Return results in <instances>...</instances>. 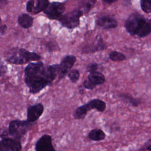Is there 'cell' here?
<instances>
[{"label": "cell", "mask_w": 151, "mask_h": 151, "mask_svg": "<svg viewBox=\"0 0 151 151\" xmlns=\"http://www.w3.org/2000/svg\"><path fill=\"white\" fill-rule=\"evenodd\" d=\"M58 64L45 65L41 61L30 62L24 70L25 83L32 94H36L50 85L58 76Z\"/></svg>", "instance_id": "6da1fadb"}, {"label": "cell", "mask_w": 151, "mask_h": 151, "mask_svg": "<svg viewBox=\"0 0 151 151\" xmlns=\"http://www.w3.org/2000/svg\"><path fill=\"white\" fill-rule=\"evenodd\" d=\"M125 28L131 35H137L140 38L145 37L151 32V24L137 13H133L127 18Z\"/></svg>", "instance_id": "7a4b0ae2"}, {"label": "cell", "mask_w": 151, "mask_h": 151, "mask_svg": "<svg viewBox=\"0 0 151 151\" xmlns=\"http://www.w3.org/2000/svg\"><path fill=\"white\" fill-rule=\"evenodd\" d=\"M40 58L41 56L35 52H30L24 48H13L9 51L6 61L11 64L21 65L38 61Z\"/></svg>", "instance_id": "3957f363"}, {"label": "cell", "mask_w": 151, "mask_h": 151, "mask_svg": "<svg viewBox=\"0 0 151 151\" xmlns=\"http://www.w3.org/2000/svg\"><path fill=\"white\" fill-rule=\"evenodd\" d=\"M106 108V104L103 100L94 99L86 104L77 107L73 113V117L77 120L83 119L86 116L87 113L91 110L95 109L98 111L103 112L105 110Z\"/></svg>", "instance_id": "277c9868"}, {"label": "cell", "mask_w": 151, "mask_h": 151, "mask_svg": "<svg viewBox=\"0 0 151 151\" xmlns=\"http://www.w3.org/2000/svg\"><path fill=\"white\" fill-rule=\"evenodd\" d=\"M31 122L28 120H14L9 123L8 134L13 138L19 140L30 129Z\"/></svg>", "instance_id": "5b68a950"}, {"label": "cell", "mask_w": 151, "mask_h": 151, "mask_svg": "<svg viewBox=\"0 0 151 151\" xmlns=\"http://www.w3.org/2000/svg\"><path fill=\"white\" fill-rule=\"evenodd\" d=\"M83 12L79 9L63 14L58 19L61 24L67 28L74 29L80 25V18L83 15Z\"/></svg>", "instance_id": "8992f818"}, {"label": "cell", "mask_w": 151, "mask_h": 151, "mask_svg": "<svg viewBox=\"0 0 151 151\" xmlns=\"http://www.w3.org/2000/svg\"><path fill=\"white\" fill-rule=\"evenodd\" d=\"M64 4L58 2L49 3L48 5L43 11L46 16L51 19H58L65 11Z\"/></svg>", "instance_id": "52a82bcc"}, {"label": "cell", "mask_w": 151, "mask_h": 151, "mask_svg": "<svg viewBox=\"0 0 151 151\" xmlns=\"http://www.w3.org/2000/svg\"><path fill=\"white\" fill-rule=\"evenodd\" d=\"M76 57L73 55H66L62 59L60 64H58V80L62 79L68 74L76 63Z\"/></svg>", "instance_id": "ba28073f"}, {"label": "cell", "mask_w": 151, "mask_h": 151, "mask_svg": "<svg viewBox=\"0 0 151 151\" xmlns=\"http://www.w3.org/2000/svg\"><path fill=\"white\" fill-rule=\"evenodd\" d=\"M21 149L19 140L16 139L6 137L0 140L1 151H19Z\"/></svg>", "instance_id": "9c48e42d"}, {"label": "cell", "mask_w": 151, "mask_h": 151, "mask_svg": "<svg viewBox=\"0 0 151 151\" xmlns=\"http://www.w3.org/2000/svg\"><path fill=\"white\" fill-rule=\"evenodd\" d=\"M35 150L37 151H55L51 136L48 134L42 136L36 143Z\"/></svg>", "instance_id": "30bf717a"}, {"label": "cell", "mask_w": 151, "mask_h": 151, "mask_svg": "<svg viewBox=\"0 0 151 151\" xmlns=\"http://www.w3.org/2000/svg\"><path fill=\"white\" fill-rule=\"evenodd\" d=\"M44 112V106L38 103L29 106L27 109V120L32 123L37 120Z\"/></svg>", "instance_id": "8fae6325"}, {"label": "cell", "mask_w": 151, "mask_h": 151, "mask_svg": "<svg viewBox=\"0 0 151 151\" xmlns=\"http://www.w3.org/2000/svg\"><path fill=\"white\" fill-rule=\"evenodd\" d=\"M96 24L98 26L104 29L114 28L117 26L116 19L109 16H102L99 17L96 21Z\"/></svg>", "instance_id": "7c38bea8"}, {"label": "cell", "mask_w": 151, "mask_h": 151, "mask_svg": "<svg viewBox=\"0 0 151 151\" xmlns=\"http://www.w3.org/2000/svg\"><path fill=\"white\" fill-rule=\"evenodd\" d=\"M34 18L27 14H22L18 17V24L24 28H29L33 25Z\"/></svg>", "instance_id": "4fadbf2b"}, {"label": "cell", "mask_w": 151, "mask_h": 151, "mask_svg": "<svg viewBox=\"0 0 151 151\" xmlns=\"http://www.w3.org/2000/svg\"><path fill=\"white\" fill-rule=\"evenodd\" d=\"M87 79L95 86L103 84L106 81L104 76L101 73L97 71L90 73V74L88 75Z\"/></svg>", "instance_id": "5bb4252c"}, {"label": "cell", "mask_w": 151, "mask_h": 151, "mask_svg": "<svg viewBox=\"0 0 151 151\" xmlns=\"http://www.w3.org/2000/svg\"><path fill=\"white\" fill-rule=\"evenodd\" d=\"M88 137L93 141H101L106 137V134L103 130L100 129H93L88 134Z\"/></svg>", "instance_id": "9a60e30c"}, {"label": "cell", "mask_w": 151, "mask_h": 151, "mask_svg": "<svg viewBox=\"0 0 151 151\" xmlns=\"http://www.w3.org/2000/svg\"><path fill=\"white\" fill-rule=\"evenodd\" d=\"M49 4L48 0H37V4L34 6L32 13L38 14L43 11Z\"/></svg>", "instance_id": "2e32d148"}, {"label": "cell", "mask_w": 151, "mask_h": 151, "mask_svg": "<svg viewBox=\"0 0 151 151\" xmlns=\"http://www.w3.org/2000/svg\"><path fill=\"white\" fill-rule=\"evenodd\" d=\"M109 58L113 61H122L126 60V57L120 52L113 51L109 54Z\"/></svg>", "instance_id": "e0dca14e"}, {"label": "cell", "mask_w": 151, "mask_h": 151, "mask_svg": "<svg viewBox=\"0 0 151 151\" xmlns=\"http://www.w3.org/2000/svg\"><path fill=\"white\" fill-rule=\"evenodd\" d=\"M68 77L72 83H76L80 78V72L77 69L71 70L68 73Z\"/></svg>", "instance_id": "ac0fdd59"}, {"label": "cell", "mask_w": 151, "mask_h": 151, "mask_svg": "<svg viewBox=\"0 0 151 151\" xmlns=\"http://www.w3.org/2000/svg\"><path fill=\"white\" fill-rule=\"evenodd\" d=\"M96 0H86L83 3V10L81 11L85 12L86 13L88 12L94 6Z\"/></svg>", "instance_id": "d6986e66"}, {"label": "cell", "mask_w": 151, "mask_h": 151, "mask_svg": "<svg viewBox=\"0 0 151 151\" xmlns=\"http://www.w3.org/2000/svg\"><path fill=\"white\" fill-rule=\"evenodd\" d=\"M140 6L145 12H151V0H140Z\"/></svg>", "instance_id": "ffe728a7"}, {"label": "cell", "mask_w": 151, "mask_h": 151, "mask_svg": "<svg viewBox=\"0 0 151 151\" xmlns=\"http://www.w3.org/2000/svg\"><path fill=\"white\" fill-rule=\"evenodd\" d=\"M120 97L123 99H124L126 101L129 102L133 106H137L139 104V101L137 99L132 97L130 96H127L126 94L120 95Z\"/></svg>", "instance_id": "44dd1931"}, {"label": "cell", "mask_w": 151, "mask_h": 151, "mask_svg": "<svg viewBox=\"0 0 151 151\" xmlns=\"http://www.w3.org/2000/svg\"><path fill=\"white\" fill-rule=\"evenodd\" d=\"M83 86L84 88L88 89V90H93L94 89L96 86L93 84L90 81H89L88 79L86 80L83 83Z\"/></svg>", "instance_id": "7402d4cb"}, {"label": "cell", "mask_w": 151, "mask_h": 151, "mask_svg": "<svg viewBox=\"0 0 151 151\" xmlns=\"http://www.w3.org/2000/svg\"><path fill=\"white\" fill-rule=\"evenodd\" d=\"M99 68V65L97 63H93L88 64L87 67V70L89 73H92L97 71Z\"/></svg>", "instance_id": "603a6c76"}, {"label": "cell", "mask_w": 151, "mask_h": 151, "mask_svg": "<svg viewBox=\"0 0 151 151\" xmlns=\"http://www.w3.org/2000/svg\"><path fill=\"white\" fill-rule=\"evenodd\" d=\"M34 0H29L27 2L26 5V9L27 11L30 13H32L34 8Z\"/></svg>", "instance_id": "cb8c5ba5"}, {"label": "cell", "mask_w": 151, "mask_h": 151, "mask_svg": "<svg viewBox=\"0 0 151 151\" xmlns=\"http://www.w3.org/2000/svg\"><path fill=\"white\" fill-rule=\"evenodd\" d=\"M8 132H7L6 129L0 128V138L3 139V138L6 137L8 135Z\"/></svg>", "instance_id": "d4e9b609"}, {"label": "cell", "mask_w": 151, "mask_h": 151, "mask_svg": "<svg viewBox=\"0 0 151 151\" xmlns=\"http://www.w3.org/2000/svg\"><path fill=\"white\" fill-rule=\"evenodd\" d=\"M7 29V26L5 24L4 25H0V33L1 34H4Z\"/></svg>", "instance_id": "484cf974"}, {"label": "cell", "mask_w": 151, "mask_h": 151, "mask_svg": "<svg viewBox=\"0 0 151 151\" xmlns=\"http://www.w3.org/2000/svg\"><path fill=\"white\" fill-rule=\"evenodd\" d=\"M8 4V0H0V8L4 7Z\"/></svg>", "instance_id": "4316f807"}, {"label": "cell", "mask_w": 151, "mask_h": 151, "mask_svg": "<svg viewBox=\"0 0 151 151\" xmlns=\"http://www.w3.org/2000/svg\"><path fill=\"white\" fill-rule=\"evenodd\" d=\"M102 1L107 4H112L116 2L117 0H102Z\"/></svg>", "instance_id": "83f0119b"}, {"label": "cell", "mask_w": 151, "mask_h": 151, "mask_svg": "<svg viewBox=\"0 0 151 151\" xmlns=\"http://www.w3.org/2000/svg\"><path fill=\"white\" fill-rule=\"evenodd\" d=\"M78 91H79V93L81 94H83L84 93V88L83 87L80 88V87H78Z\"/></svg>", "instance_id": "f1b7e54d"}, {"label": "cell", "mask_w": 151, "mask_h": 151, "mask_svg": "<svg viewBox=\"0 0 151 151\" xmlns=\"http://www.w3.org/2000/svg\"><path fill=\"white\" fill-rule=\"evenodd\" d=\"M142 149H145V150H150L151 151V144H150L149 145L147 146L145 148Z\"/></svg>", "instance_id": "f546056e"}, {"label": "cell", "mask_w": 151, "mask_h": 151, "mask_svg": "<svg viewBox=\"0 0 151 151\" xmlns=\"http://www.w3.org/2000/svg\"><path fill=\"white\" fill-rule=\"evenodd\" d=\"M1 17H0V24H1Z\"/></svg>", "instance_id": "4dcf8cb0"}, {"label": "cell", "mask_w": 151, "mask_h": 151, "mask_svg": "<svg viewBox=\"0 0 151 151\" xmlns=\"http://www.w3.org/2000/svg\"><path fill=\"white\" fill-rule=\"evenodd\" d=\"M0 76H1V70H0Z\"/></svg>", "instance_id": "1f68e13d"}]
</instances>
